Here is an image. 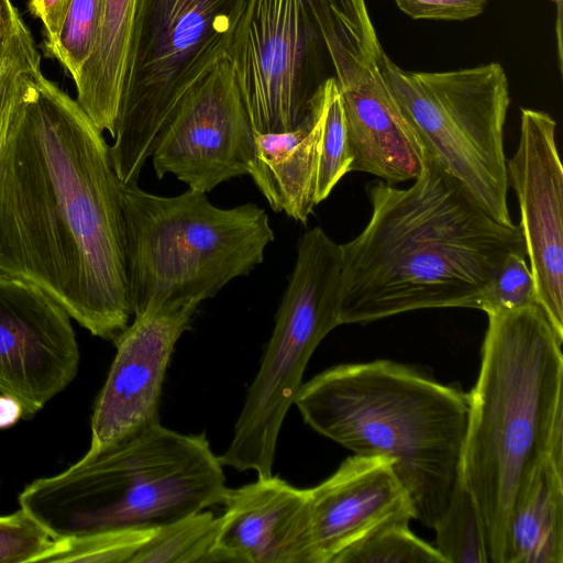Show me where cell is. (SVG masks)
<instances>
[{"label": "cell", "mask_w": 563, "mask_h": 563, "mask_svg": "<svg viewBox=\"0 0 563 563\" xmlns=\"http://www.w3.org/2000/svg\"><path fill=\"white\" fill-rule=\"evenodd\" d=\"M121 186L77 100L31 77L0 145V272L112 342L132 316Z\"/></svg>", "instance_id": "obj_1"}, {"label": "cell", "mask_w": 563, "mask_h": 563, "mask_svg": "<svg viewBox=\"0 0 563 563\" xmlns=\"http://www.w3.org/2000/svg\"><path fill=\"white\" fill-rule=\"evenodd\" d=\"M407 188L366 186L371 218L341 244V324L430 308H475L505 258L526 253L519 225L484 212L426 161Z\"/></svg>", "instance_id": "obj_2"}, {"label": "cell", "mask_w": 563, "mask_h": 563, "mask_svg": "<svg viewBox=\"0 0 563 563\" xmlns=\"http://www.w3.org/2000/svg\"><path fill=\"white\" fill-rule=\"evenodd\" d=\"M487 316L460 474L478 508L489 562L507 563L514 509L563 411V340L539 303Z\"/></svg>", "instance_id": "obj_3"}, {"label": "cell", "mask_w": 563, "mask_h": 563, "mask_svg": "<svg viewBox=\"0 0 563 563\" xmlns=\"http://www.w3.org/2000/svg\"><path fill=\"white\" fill-rule=\"evenodd\" d=\"M305 422L358 455L383 456L429 528L460 473L468 397L390 360L340 364L302 384L294 402Z\"/></svg>", "instance_id": "obj_4"}, {"label": "cell", "mask_w": 563, "mask_h": 563, "mask_svg": "<svg viewBox=\"0 0 563 563\" xmlns=\"http://www.w3.org/2000/svg\"><path fill=\"white\" fill-rule=\"evenodd\" d=\"M223 465L205 433L154 423L111 445L91 450L59 474L24 487L20 508L53 539L158 528L222 505Z\"/></svg>", "instance_id": "obj_5"}, {"label": "cell", "mask_w": 563, "mask_h": 563, "mask_svg": "<svg viewBox=\"0 0 563 563\" xmlns=\"http://www.w3.org/2000/svg\"><path fill=\"white\" fill-rule=\"evenodd\" d=\"M383 49L364 0H247L228 55L254 133L298 128L329 79L344 87Z\"/></svg>", "instance_id": "obj_6"}, {"label": "cell", "mask_w": 563, "mask_h": 563, "mask_svg": "<svg viewBox=\"0 0 563 563\" xmlns=\"http://www.w3.org/2000/svg\"><path fill=\"white\" fill-rule=\"evenodd\" d=\"M129 301L133 316L199 306L262 264L274 241L256 203L219 208L206 192L164 197L122 184Z\"/></svg>", "instance_id": "obj_7"}, {"label": "cell", "mask_w": 563, "mask_h": 563, "mask_svg": "<svg viewBox=\"0 0 563 563\" xmlns=\"http://www.w3.org/2000/svg\"><path fill=\"white\" fill-rule=\"evenodd\" d=\"M247 0H137L113 143L122 184L136 183L183 98L228 58Z\"/></svg>", "instance_id": "obj_8"}, {"label": "cell", "mask_w": 563, "mask_h": 563, "mask_svg": "<svg viewBox=\"0 0 563 563\" xmlns=\"http://www.w3.org/2000/svg\"><path fill=\"white\" fill-rule=\"evenodd\" d=\"M378 66L426 158L490 218L515 224L504 150L510 95L501 65L409 71L383 51Z\"/></svg>", "instance_id": "obj_9"}, {"label": "cell", "mask_w": 563, "mask_h": 563, "mask_svg": "<svg viewBox=\"0 0 563 563\" xmlns=\"http://www.w3.org/2000/svg\"><path fill=\"white\" fill-rule=\"evenodd\" d=\"M342 250L321 228L305 232L275 317L258 372L251 384L223 466L273 475L284 419L301 387L310 357L339 318Z\"/></svg>", "instance_id": "obj_10"}, {"label": "cell", "mask_w": 563, "mask_h": 563, "mask_svg": "<svg viewBox=\"0 0 563 563\" xmlns=\"http://www.w3.org/2000/svg\"><path fill=\"white\" fill-rule=\"evenodd\" d=\"M255 133L228 59L213 66L179 100L151 154L158 179L167 174L201 192L249 174Z\"/></svg>", "instance_id": "obj_11"}, {"label": "cell", "mask_w": 563, "mask_h": 563, "mask_svg": "<svg viewBox=\"0 0 563 563\" xmlns=\"http://www.w3.org/2000/svg\"><path fill=\"white\" fill-rule=\"evenodd\" d=\"M70 316L38 286L0 272V394L32 419L78 373Z\"/></svg>", "instance_id": "obj_12"}, {"label": "cell", "mask_w": 563, "mask_h": 563, "mask_svg": "<svg viewBox=\"0 0 563 563\" xmlns=\"http://www.w3.org/2000/svg\"><path fill=\"white\" fill-rule=\"evenodd\" d=\"M555 130L550 114L521 110L519 143L507 159V179L519 205L537 301L563 340V167Z\"/></svg>", "instance_id": "obj_13"}, {"label": "cell", "mask_w": 563, "mask_h": 563, "mask_svg": "<svg viewBox=\"0 0 563 563\" xmlns=\"http://www.w3.org/2000/svg\"><path fill=\"white\" fill-rule=\"evenodd\" d=\"M197 308L145 311L117 336V353L91 417L89 449L111 445L159 422L165 373Z\"/></svg>", "instance_id": "obj_14"}, {"label": "cell", "mask_w": 563, "mask_h": 563, "mask_svg": "<svg viewBox=\"0 0 563 563\" xmlns=\"http://www.w3.org/2000/svg\"><path fill=\"white\" fill-rule=\"evenodd\" d=\"M308 489L313 563H333L376 529L415 519L393 462L383 456H350Z\"/></svg>", "instance_id": "obj_15"}, {"label": "cell", "mask_w": 563, "mask_h": 563, "mask_svg": "<svg viewBox=\"0 0 563 563\" xmlns=\"http://www.w3.org/2000/svg\"><path fill=\"white\" fill-rule=\"evenodd\" d=\"M211 562L313 563L309 489L278 476L228 488Z\"/></svg>", "instance_id": "obj_16"}, {"label": "cell", "mask_w": 563, "mask_h": 563, "mask_svg": "<svg viewBox=\"0 0 563 563\" xmlns=\"http://www.w3.org/2000/svg\"><path fill=\"white\" fill-rule=\"evenodd\" d=\"M378 59L339 87L353 156L351 172L401 183L418 177L427 158L384 79Z\"/></svg>", "instance_id": "obj_17"}, {"label": "cell", "mask_w": 563, "mask_h": 563, "mask_svg": "<svg viewBox=\"0 0 563 563\" xmlns=\"http://www.w3.org/2000/svg\"><path fill=\"white\" fill-rule=\"evenodd\" d=\"M249 174L275 212L306 223L316 203L320 118L311 112L298 128L255 133Z\"/></svg>", "instance_id": "obj_18"}, {"label": "cell", "mask_w": 563, "mask_h": 563, "mask_svg": "<svg viewBox=\"0 0 563 563\" xmlns=\"http://www.w3.org/2000/svg\"><path fill=\"white\" fill-rule=\"evenodd\" d=\"M137 0H106L97 44L75 82L77 102L113 136L123 93Z\"/></svg>", "instance_id": "obj_19"}, {"label": "cell", "mask_w": 563, "mask_h": 563, "mask_svg": "<svg viewBox=\"0 0 563 563\" xmlns=\"http://www.w3.org/2000/svg\"><path fill=\"white\" fill-rule=\"evenodd\" d=\"M507 563H563V475L543 460L514 509Z\"/></svg>", "instance_id": "obj_20"}, {"label": "cell", "mask_w": 563, "mask_h": 563, "mask_svg": "<svg viewBox=\"0 0 563 563\" xmlns=\"http://www.w3.org/2000/svg\"><path fill=\"white\" fill-rule=\"evenodd\" d=\"M221 523L205 509L158 527L131 563H210Z\"/></svg>", "instance_id": "obj_21"}, {"label": "cell", "mask_w": 563, "mask_h": 563, "mask_svg": "<svg viewBox=\"0 0 563 563\" xmlns=\"http://www.w3.org/2000/svg\"><path fill=\"white\" fill-rule=\"evenodd\" d=\"M312 104L320 118V146L316 185V203L325 200L344 175L351 172L350 148L342 96L334 78L327 79Z\"/></svg>", "instance_id": "obj_22"}, {"label": "cell", "mask_w": 563, "mask_h": 563, "mask_svg": "<svg viewBox=\"0 0 563 563\" xmlns=\"http://www.w3.org/2000/svg\"><path fill=\"white\" fill-rule=\"evenodd\" d=\"M433 529L435 549L445 563L489 562L482 518L460 473L449 504Z\"/></svg>", "instance_id": "obj_23"}, {"label": "cell", "mask_w": 563, "mask_h": 563, "mask_svg": "<svg viewBox=\"0 0 563 563\" xmlns=\"http://www.w3.org/2000/svg\"><path fill=\"white\" fill-rule=\"evenodd\" d=\"M406 522L383 526L342 552L333 563H445Z\"/></svg>", "instance_id": "obj_24"}, {"label": "cell", "mask_w": 563, "mask_h": 563, "mask_svg": "<svg viewBox=\"0 0 563 563\" xmlns=\"http://www.w3.org/2000/svg\"><path fill=\"white\" fill-rule=\"evenodd\" d=\"M155 529L111 530L70 539H55L42 563H131Z\"/></svg>", "instance_id": "obj_25"}, {"label": "cell", "mask_w": 563, "mask_h": 563, "mask_svg": "<svg viewBox=\"0 0 563 563\" xmlns=\"http://www.w3.org/2000/svg\"><path fill=\"white\" fill-rule=\"evenodd\" d=\"M106 0H69L59 32L46 47L76 80L97 44Z\"/></svg>", "instance_id": "obj_26"}, {"label": "cell", "mask_w": 563, "mask_h": 563, "mask_svg": "<svg viewBox=\"0 0 563 563\" xmlns=\"http://www.w3.org/2000/svg\"><path fill=\"white\" fill-rule=\"evenodd\" d=\"M533 303H538L536 285L526 255L512 253L500 264L482 292L478 309L488 314Z\"/></svg>", "instance_id": "obj_27"}, {"label": "cell", "mask_w": 563, "mask_h": 563, "mask_svg": "<svg viewBox=\"0 0 563 563\" xmlns=\"http://www.w3.org/2000/svg\"><path fill=\"white\" fill-rule=\"evenodd\" d=\"M54 541L22 508L0 516V563H42Z\"/></svg>", "instance_id": "obj_28"}, {"label": "cell", "mask_w": 563, "mask_h": 563, "mask_svg": "<svg viewBox=\"0 0 563 563\" xmlns=\"http://www.w3.org/2000/svg\"><path fill=\"white\" fill-rule=\"evenodd\" d=\"M19 63L41 71V56L32 35L11 0H0V64Z\"/></svg>", "instance_id": "obj_29"}, {"label": "cell", "mask_w": 563, "mask_h": 563, "mask_svg": "<svg viewBox=\"0 0 563 563\" xmlns=\"http://www.w3.org/2000/svg\"><path fill=\"white\" fill-rule=\"evenodd\" d=\"M415 20L463 21L479 15L486 0H394Z\"/></svg>", "instance_id": "obj_30"}, {"label": "cell", "mask_w": 563, "mask_h": 563, "mask_svg": "<svg viewBox=\"0 0 563 563\" xmlns=\"http://www.w3.org/2000/svg\"><path fill=\"white\" fill-rule=\"evenodd\" d=\"M41 74L19 63L0 64V145L5 137L13 112L26 91L30 78Z\"/></svg>", "instance_id": "obj_31"}, {"label": "cell", "mask_w": 563, "mask_h": 563, "mask_svg": "<svg viewBox=\"0 0 563 563\" xmlns=\"http://www.w3.org/2000/svg\"><path fill=\"white\" fill-rule=\"evenodd\" d=\"M69 0H37L31 10L42 22L45 32V45L49 46L56 38Z\"/></svg>", "instance_id": "obj_32"}, {"label": "cell", "mask_w": 563, "mask_h": 563, "mask_svg": "<svg viewBox=\"0 0 563 563\" xmlns=\"http://www.w3.org/2000/svg\"><path fill=\"white\" fill-rule=\"evenodd\" d=\"M21 417V405L14 398L0 394V429L13 426Z\"/></svg>", "instance_id": "obj_33"}, {"label": "cell", "mask_w": 563, "mask_h": 563, "mask_svg": "<svg viewBox=\"0 0 563 563\" xmlns=\"http://www.w3.org/2000/svg\"><path fill=\"white\" fill-rule=\"evenodd\" d=\"M37 0H29V7H30V10H32L34 8V5L36 4Z\"/></svg>", "instance_id": "obj_34"}]
</instances>
